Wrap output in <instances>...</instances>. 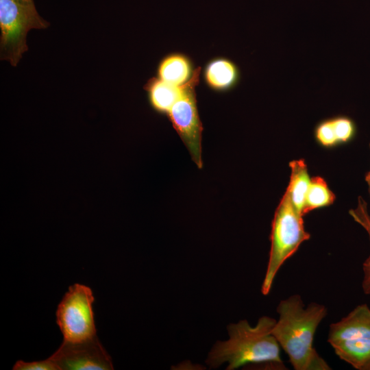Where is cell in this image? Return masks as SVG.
I'll use <instances>...</instances> for the list:
<instances>
[{"instance_id":"obj_1","label":"cell","mask_w":370,"mask_h":370,"mask_svg":"<svg viewBox=\"0 0 370 370\" xmlns=\"http://www.w3.org/2000/svg\"><path fill=\"white\" fill-rule=\"evenodd\" d=\"M277 312L273 334L294 369H331L313 345L317 329L327 314L325 306L312 302L305 307L301 296L293 295L280 301Z\"/></svg>"},{"instance_id":"obj_2","label":"cell","mask_w":370,"mask_h":370,"mask_svg":"<svg viewBox=\"0 0 370 370\" xmlns=\"http://www.w3.org/2000/svg\"><path fill=\"white\" fill-rule=\"evenodd\" d=\"M275 323V319L263 316L254 327L247 320L228 325L229 338L216 342L208 355L206 363L215 369L226 362L227 370L250 364L285 369L280 356L281 347L273 334Z\"/></svg>"},{"instance_id":"obj_3","label":"cell","mask_w":370,"mask_h":370,"mask_svg":"<svg viewBox=\"0 0 370 370\" xmlns=\"http://www.w3.org/2000/svg\"><path fill=\"white\" fill-rule=\"evenodd\" d=\"M303 215L293 205L286 190L277 207L271 224V248L262 293L268 295L278 271L301 244L310 238L305 230Z\"/></svg>"},{"instance_id":"obj_4","label":"cell","mask_w":370,"mask_h":370,"mask_svg":"<svg viewBox=\"0 0 370 370\" xmlns=\"http://www.w3.org/2000/svg\"><path fill=\"white\" fill-rule=\"evenodd\" d=\"M328 342L342 360L358 370L370 365V308L363 304L330 325Z\"/></svg>"},{"instance_id":"obj_5","label":"cell","mask_w":370,"mask_h":370,"mask_svg":"<svg viewBox=\"0 0 370 370\" xmlns=\"http://www.w3.org/2000/svg\"><path fill=\"white\" fill-rule=\"evenodd\" d=\"M38 12L34 2L0 0L1 58L15 66L27 50L29 31L49 26Z\"/></svg>"},{"instance_id":"obj_6","label":"cell","mask_w":370,"mask_h":370,"mask_svg":"<svg viewBox=\"0 0 370 370\" xmlns=\"http://www.w3.org/2000/svg\"><path fill=\"white\" fill-rule=\"evenodd\" d=\"M90 288L81 284L69 286L59 303L56 321L64 341H80L97 335Z\"/></svg>"},{"instance_id":"obj_7","label":"cell","mask_w":370,"mask_h":370,"mask_svg":"<svg viewBox=\"0 0 370 370\" xmlns=\"http://www.w3.org/2000/svg\"><path fill=\"white\" fill-rule=\"evenodd\" d=\"M199 73L200 68L198 67L191 79L185 84L182 95L173 104L167 116L188 149L192 160L199 169H201L203 127L199 115L195 92V87L199 84Z\"/></svg>"},{"instance_id":"obj_8","label":"cell","mask_w":370,"mask_h":370,"mask_svg":"<svg viewBox=\"0 0 370 370\" xmlns=\"http://www.w3.org/2000/svg\"><path fill=\"white\" fill-rule=\"evenodd\" d=\"M49 358L59 370H112V359L97 336L80 341H63Z\"/></svg>"},{"instance_id":"obj_9","label":"cell","mask_w":370,"mask_h":370,"mask_svg":"<svg viewBox=\"0 0 370 370\" xmlns=\"http://www.w3.org/2000/svg\"><path fill=\"white\" fill-rule=\"evenodd\" d=\"M240 71L237 65L225 58H216L208 62L204 71L207 86L217 92L234 88L239 82Z\"/></svg>"},{"instance_id":"obj_10","label":"cell","mask_w":370,"mask_h":370,"mask_svg":"<svg viewBox=\"0 0 370 370\" xmlns=\"http://www.w3.org/2000/svg\"><path fill=\"white\" fill-rule=\"evenodd\" d=\"M184 86L167 83L158 77L150 79L145 85V90L151 107L156 112L167 115L182 95Z\"/></svg>"},{"instance_id":"obj_11","label":"cell","mask_w":370,"mask_h":370,"mask_svg":"<svg viewBox=\"0 0 370 370\" xmlns=\"http://www.w3.org/2000/svg\"><path fill=\"white\" fill-rule=\"evenodd\" d=\"M195 71L187 56L175 53L166 56L160 62L157 77L167 83L182 86L191 79Z\"/></svg>"},{"instance_id":"obj_12","label":"cell","mask_w":370,"mask_h":370,"mask_svg":"<svg viewBox=\"0 0 370 370\" xmlns=\"http://www.w3.org/2000/svg\"><path fill=\"white\" fill-rule=\"evenodd\" d=\"M289 166L291 176L286 190L290 195L293 205L303 215L306 197L310 182L307 165L303 159H300L291 161Z\"/></svg>"},{"instance_id":"obj_13","label":"cell","mask_w":370,"mask_h":370,"mask_svg":"<svg viewBox=\"0 0 370 370\" xmlns=\"http://www.w3.org/2000/svg\"><path fill=\"white\" fill-rule=\"evenodd\" d=\"M334 200L335 195L325 180L321 177H314L310 179L302 214L304 215L314 209L328 206Z\"/></svg>"},{"instance_id":"obj_14","label":"cell","mask_w":370,"mask_h":370,"mask_svg":"<svg viewBox=\"0 0 370 370\" xmlns=\"http://www.w3.org/2000/svg\"><path fill=\"white\" fill-rule=\"evenodd\" d=\"M349 214L365 230L370 241V214L368 212L367 203L362 197H358L356 208L350 210ZM362 270L364 275L362 288L365 294L369 295L370 294V254L363 262Z\"/></svg>"},{"instance_id":"obj_15","label":"cell","mask_w":370,"mask_h":370,"mask_svg":"<svg viewBox=\"0 0 370 370\" xmlns=\"http://www.w3.org/2000/svg\"><path fill=\"white\" fill-rule=\"evenodd\" d=\"M331 121L338 144L349 142L354 137L356 127L351 118L337 116L331 118Z\"/></svg>"},{"instance_id":"obj_16","label":"cell","mask_w":370,"mask_h":370,"mask_svg":"<svg viewBox=\"0 0 370 370\" xmlns=\"http://www.w3.org/2000/svg\"><path fill=\"white\" fill-rule=\"evenodd\" d=\"M314 136L317 142L326 147L338 144L331 118L321 121L314 129Z\"/></svg>"},{"instance_id":"obj_17","label":"cell","mask_w":370,"mask_h":370,"mask_svg":"<svg viewBox=\"0 0 370 370\" xmlns=\"http://www.w3.org/2000/svg\"><path fill=\"white\" fill-rule=\"evenodd\" d=\"M13 370H59L58 367L48 358L44 360L24 362L18 360L12 368Z\"/></svg>"},{"instance_id":"obj_18","label":"cell","mask_w":370,"mask_h":370,"mask_svg":"<svg viewBox=\"0 0 370 370\" xmlns=\"http://www.w3.org/2000/svg\"><path fill=\"white\" fill-rule=\"evenodd\" d=\"M365 181L368 184L369 190V193H370V171H368L365 175Z\"/></svg>"},{"instance_id":"obj_19","label":"cell","mask_w":370,"mask_h":370,"mask_svg":"<svg viewBox=\"0 0 370 370\" xmlns=\"http://www.w3.org/2000/svg\"><path fill=\"white\" fill-rule=\"evenodd\" d=\"M21 1H33L34 0H21Z\"/></svg>"},{"instance_id":"obj_20","label":"cell","mask_w":370,"mask_h":370,"mask_svg":"<svg viewBox=\"0 0 370 370\" xmlns=\"http://www.w3.org/2000/svg\"><path fill=\"white\" fill-rule=\"evenodd\" d=\"M367 370H370V365H369V366L368 367Z\"/></svg>"},{"instance_id":"obj_21","label":"cell","mask_w":370,"mask_h":370,"mask_svg":"<svg viewBox=\"0 0 370 370\" xmlns=\"http://www.w3.org/2000/svg\"><path fill=\"white\" fill-rule=\"evenodd\" d=\"M370 146V145H369Z\"/></svg>"}]
</instances>
